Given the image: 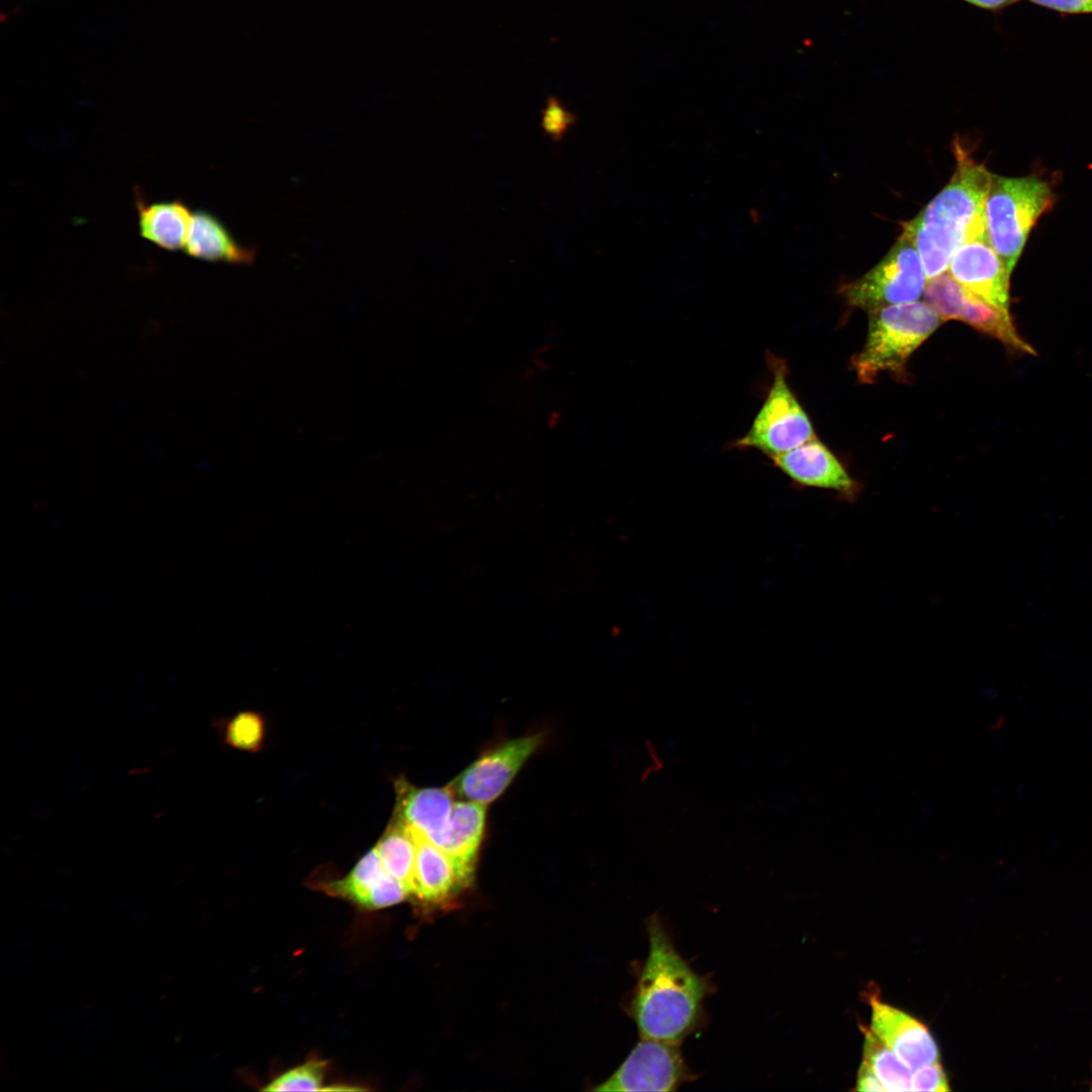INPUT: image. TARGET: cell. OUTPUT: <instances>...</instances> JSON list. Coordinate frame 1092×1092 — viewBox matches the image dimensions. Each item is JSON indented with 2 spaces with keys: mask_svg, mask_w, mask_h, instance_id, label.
<instances>
[{
  "mask_svg": "<svg viewBox=\"0 0 1092 1092\" xmlns=\"http://www.w3.org/2000/svg\"><path fill=\"white\" fill-rule=\"evenodd\" d=\"M320 888L330 896L372 910L398 904L408 896L404 886L386 874L375 847L363 855L347 876L322 883Z\"/></svg>",
  "mask_w": 1092,
  "mask_h": 1092,
  "instance_id": "cell-13",
  "label": "cell"
},
{
  "mask_svg": "<svg viewBox=\"0 0 1092 1092\" xmlns=\"http://www.w3.org/2000/svg\"><path fill=\"white\" fill-rule=\"evenodd\" d=\"M978 8L998 12L1021 0H963Z\"/></svg>",
  "mask_w": 1092,
  "mask_h": 1092,
  "instance_id": "cell-27",
  "label": "cell"
},
{
  "mask_svg": "<svg viewBox=\"0 0 1092 1092\" xmlns=\"http://www.w3.org/2000/svg\"><path fill=\"white\" fill-rule=\"evenodd\" d=\"M1029 2L1061 13H1092V0H1028Z\"/></svg>",
  "mask_w": 1092,
  "mask_h": 1092,
  "instance_id": "cell-25",
  "label": "cell"
},
{
  "mask_svg": "<svg viewBox=\"0 0 1092 1092\" xmlns=\"http://www.w3.org/2000/svg\"><path fill=\"white\" fill-rule=\"evenodd\" d=\"M1053 199L1050 184L1037 177L991 175L984 205L987 237L1011 273L1031 229Z\"/></svg>",
  "mask_w": 1092,
  "mask_h": 1092,
  "instance_id": "cell-4",
  "label": "cell"
},
{
  "mask_svg": "<svg viewBox=\"0 0 1092 1092\" xmlns=\"http://www.w3.org/2000/svg\"><path fill=\"white\" fill-rule=\"evenodd\" d=\"M923 301L942 323L961 321L1012 350L1035 354L1033 347L1018 335L1010 311L998 308L967 290L948 271L927 280Z\"/></svg>",
  "mask_w": 1092,
  "mask_h": 1092,
  "instance_id": "cell-7",
  "label": "cell"
},
{
  "mask_svg": "<svg viewBox=\"0 0 1092 1092\" xmlns=\"http://www.w3.org/2000/svg\"><path fill=\"white\" fill-rule=\"evenodd\" d=\"M387 875L401 883L410 893L413 887L416 844L405 826L394 818L375 846Z\"/></svg>",
  "mask_w": 1092,
  "mask_h": 1092,
  "instance_id": "cell-19",
  "label": "cell"
},
{
  "mask_svg": "<svg viewBox=\"0 0 1092 1092\" xmlns=\"http://www.w3.org/2000/svg\"><path fill=\"white\" fill-rule=\"evenodd\" d=\"M856 1090L858 1091H887L870 1065L863 1060L857 1072Z\"/></svg>",
  "mask_w": 1092,
  "mask_h": 1092,
  "instance_id": "cell-26",
  "label": "cell"
},
{
  "mask_svg": "<svg viewBox=\"0 0 1092 1092\" xmlns=\"http://www.w3.org/2000/svg\"><path fill=\"white\" fill-rule=\"evenodd\" d=\"M956 170L949 182L911 220L903 223L921 257L926 278L947 271L954 252L966 242L988 238L984 205L991 175L957 139Z\"/></svg>",
  "mask_w": 1092,
  "mask_h": 1092,
  "instance_id": "cell-2",
  "label": "cell"
},
{
  "mask_svg": "<svg viewBox=\"0 0 1092 1092\" xmlns=\"http://www.w3.org/2000/svg\"><path fill=\"white\" fill-rule=\"evenodd\" d=\"M542 743L541 734L508 740L481 754L450 785L467 801L488 804L504 793Z\"/></svg>",
  "mask_w": 1092,
  "mask_h": 1092,
  "instance_id": "cell-9",
  "label": "cell"
},
{
  "mask_svg": "<svg viewBox=\"0 0 1092 1092\" xmlns=\"http://www.w3.org/2000/svg\"><path fill=\"white\" fill-rule=\"evenodd\" d=\"M863 1060L887 1091H912V1070L871 1028H864Z\"/></svg>",
  "mask_w": 1092,
  "mask_h": 1092,
  "instance_id": "cell-20",
  "label": "cell"
},
{
  "mask_svg": "<svg viewBox=\"0 0 1092 1092\" xmlns=\"http://www.w3.org/2000/svg\"><path fill=\"white\" fill-rule=\"evenodd\" d=\"M405 826L416 844L411 896L427 904H438L469 884L471 877L462 872L440 847L415 828Z\"/></svg>",
  "mask_w": 1092,
  "mask_h": 1092,
  "instance_id": "cell-15",
  "label": "cell"
},
{
  "mask_svg": "<svg viewBox=\"0 0 1092 1092\" xmlns=\"http://www.w3.org/2000/svg\"><path fill=\"white\" fill-rule=\"evenodd\" d=\"M911 1086L912 1091L945 1092L949 1090L946 1075L939 1062L914 1070Z\"/></svg>",
  "mask_w": 1092,
  "mask_h": 1092,
  "instance_id": "cell-24",
  "label": "cell"
},
{
  "mask_svg": "<svg viewBox=\"0 0 1092 1092\" xmlns=\"http://www.w3.org/2000/svg\"><path fill=\"white\" fill-rule=\"evenodd\" d=\"M769 460L797 485L833 490L849 500L859 492L858 482L817 437Z\"/></svg>",
  "mask_w": 1092,
  "mask_h": 1092,
  "instance_id": "cell-11",
  "label": "cell"
},
{
  "mask_svg": "<svg viewBox=\"0 0 1092 1092\" xmlns=\"http://www.w3.org/2000/svg\"><path fill=\"white\" fill-rule=\"evenodd\" d=\"M765 361L771 384L748 431L728 444L729 449H753L768 459L790 451L816 437L806 411L788 382L784 359L767 351Z\"/></svg>",
  "mask_w": 1092,
  "mask_h": 1092,
  "instance_id": "cell-5",
  "label": "cell"
},
{
  "mask_svg": "<svg viewBox=\"0 0 1092 1092\" xmlns=\"http://www.w3.org/2000/svg\"><path fill=\"white\" fill-rule=\"evenodd\" d=\"M871 1029L912 1070L939 1062V1051L927 1026L906 1012L870 994Z\"/></svg>",
  "mask_w": 1092,
  "mask_h": 1092,
  "instance_id": "cell-12",
  "label": "cell"
},
{
  "mask_svg": "<svg viewBox=\"0 0 1092 1092\" xmlns=\"http://www.w3.org/2000/svg\"><path fill=\"white\" fill-rule=\"evenodd\" d=\"M184 252L200 260L239 265L251 264L256 258L255 249L242 246L216 216L205 210L193 212Z\"/></svg>",
  "mask_w": 1092,
  "mask_h": 1092,
  "instance_id": "cell-16",
  "label": "cell"
},
{
  "mask_svg": "<svg viewBox=\"0 0 1092 1092\" xmlns=\"http://www.w3.org/2000/svg\"><path fill=\"white\" fill-rule=\"evenodd\" d=\"M542 127L550 138H562L574 121V116L554 97H549L542 113Z\"/></svg>",
  "mask_w": 1092,
  "mask_h": 1092,
  "instance_id": "cell-23",
  "label": "cell"
},
{
  "mask_svg": "<svg viewBox=\"0 0 1092 1092\" xmlns=\"http://www.w3.org/2000/svg\"><path fill=\"white\" fill-rule=\"evenodd\" d=\"M139 234L167 251L184 250L192 212L180 199L147 202L135 194Z\"/></svg>",
  "mask_w": 1092,
  "mask_h": 1092,
  "instance_id": "cell-17",
  "label": "cell"
},
{
  "mask_svg": "<svg viewBox=\"0 0 1092 1092\" xmlns=\"http://www.w3.org/2000/svg\"><path fill=\"white\" fill-rule=\"evenodd\" d=\"M265 728V721L259 713L242 712L226 723L224 741L234 748L257 752L263 746Z\"/></svg>",
  "mask_w": 1092,
  "mask_h": 1092,
  "instance_id": "cell-21",
  "label": "cell"
},
{
  "mask_svg": "<svg viewBox=\"0 0 1092 1092\" xmlns=\"http://www.w3.org/2000/svg\"><path fill=\"white\" fill-rule=\"evenodd\" d=\"M395 790L396 818L442 848L455 804L452 787L417 788L399 779Z\"/></svg>",
  "mask_w": 1092,
  "mask_h": 1092,
  "instance_id": "cell-14",
  "label": "cell"
},
{
  "mask_svg": "<svg viewBox=\"0 0 1092 1092\" xmlns=\"http://www.w3.org/2000/svg\"><path fill=\"white\" fill-rule=\"evenodd\" d=\"M649 951L630 1003L640 1037L680 1044L698 1027L710 984L675 949L659 917L647 920Z\"/></svg>",
  "mask_w": 1092,
  "mask_h": 1092,
  "instance_id": "cell-1",
  "label": "cell"
},
{
  "mask_svg": "<svg viewBox=\"0 0 1092 1092\" xmlns=\"http://www.w3.org/2000/svg\"><path fill=\"white\" fill-rule=\"evenodd\" d=\"M486 805L474 801L455 802L442 850L471 877L485 827Z\"/></svg>",
  "mask_w": 1092,
  "mask_h": 1092,
  "instance_id": "cell-18",
  "label": "cell"
},
{
  "mask_svg": "<svg viewBox=\"0 0 1092 1092\" xmlns=\"http://www.w3.org/2000/svg\"><path fill=\"white\" fill-rule=\"evenodd\" d=\"M693 1078L679 1044L641 1038L596 1091H675Z\"/></svg>",
  "mask_w": 1092,
  "mask_h": 1092,
  "instance_id": "cell-8",
  "label": "cell"
},
{
  "mask_svg": "<svg viewBox=\"0 0 1092 1092\" xmlns=\"http://www.w3.org/2000/svg\"><path fill=\"white\" fill-rule=\"evenodd\" d=\"M328 1063L323 1060H310L286 1071L273 1079L265 1091H321Z\"/></svg>",
  "mask_w": 1092,
  "mask_h": 1092,
  "instance_id": "cell-22",
  "label": "cell"
},
{
  "mask_svg": "<svg viewBox=\"0 0 1092 1092\" xmlns=\"http://www.w3.org/2000/svg\"><path fill=\"white\" fill-rule=\"evenodd\" d=\"M947 271L967 290L1009 311L1011 272L988 238L964 243L952 255Z\"/></svg>",
  "mask_w": 1092,
  "mask_h": 1092,
  "instance_id": "cell-10",
  "label": "cell"
},
{
  "mask_svg": "<svg viewBox=\"0 0 1092 1092\" xmlns=\"http://www.w3.org/2000/svg\"><path fill=\"white\" fill-rule=\"evenodd\" d=\"M941 323L918 300L869 311L864 345L851 359L859 382L873 383L884 372L903 373L910 356Z\"/></svg>",
  "mask_w": 1092,
  "mask_h": 1092,
  "instance_id": "cell-3",
  "label": "cell"
},
{
  "mask_svg": "<svg viewBox=\"0 0 1092 1092\" xmlns=\"http://www.w3.org/2000/svg\"><path fill=\"white\" fill-rule=\"evenodd\" d=\"M926 283L918 250L903 231L886 256L860 278L846 284L842 293L849 305L869 312L918 300Z\"/></svg>",
  "mask_w": 1092,
  "mask_h": 1092,
  "instance_id": "cell-6",
  "label": "cell"
},
{
  "mask_svg": "<svg viewBox=\"0 0 1092 1092\" xmlns=\"http://www.w3.org/2000/svg\"><path fill=\"white\" fill-rule=\"evenodd\" d=\"M1091 1072H1092V1063H1091ZM1088 1084H1089L1090 1090H1092V1075H1091V1079H1090Z\"/></svg>",
  "mask_w": 1092,
  "mask_h": 1092,
  "instance_id": "cell-28",
  "label": "cell"
}]
</instances>
